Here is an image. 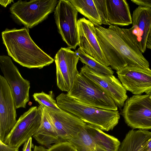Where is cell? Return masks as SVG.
<instances>
[{"instance_id":"obj_1","label":"cell","mask_w":151,"mask_h":151,"mask_svg":"<svg viewBox=\"0 0 151 151\" xmlns=\"http://www.w3.org/2000/svg\"><path fill=\"white\" fill-rule=\"evenodd\" d=\"M96 37L111 68L118 71L128 65L149 69V64L140 51L127 29L110 25L95 26Z\"/></svg>"},{"instance_id":"obj_2","label":"cell","mask_w":151,"mask_h":151,"mask_svg":"<svg viewBox=\"0 0 151 151\" xmlns=\"http://www.w3.org/2000/svg\"><path fill=\"white\" fill-rule=\"evenodd\" d=\"M3 43L9 56L22 66L41 69L54 59L44 52L31 38L28 29H6L1 33Z\"/></svg>"},{"instance_id":"obj_3","label":"cell","mask_w":151,"mask_h":151,"mask_svg":"<svg viewBox=\"0 0 151 151\" xmlns=\"http://www.w3.org/2000/svg\"><path fill=\"white\" fill-rule=\"evenodd\" d=\"M56 100L58 106L62 109L103 131L112 130L118 124L120 119L118 110L100 109L83 104L67 93L60 94L56 97Z\"/></svg>"},{"instance_id":"obj_4","label":"cell","mask_w":151,"mask_h":151,"mask_svg":"<svg viewBox=\"0 0 151 151\" xmlns=\"http://www.w3.org/2000/svg\"><path fill=\"white\" fill-rule=\"evenodd\" d=\"M67 94L83 104L100 109L118 110L114 101L105 91L80 73Z\"/></svg>"},{"instance_id":"obj_5","label":"cell","mask_w":151,"mask_h":151,"mask_svg":"<svg viewBox=\"0 0 151 151\" xmlns=\"http://www.w3.org/2000/svg\"><path fill=\"white\" fill-rule=\"evenodd\" d=\"M58 1L19 0L12 4L10 11L18 21L28 29L45 19L55 10Z\"/></svg>"},{"instance_id":"obj_6","label":"cell","mask_w":151,"mask_h":151,"mask_svg":"<svg viewBox=\"0 0 151 151\" xmlns=\"http://www.w3.org/2000/svg\"><path fill=\"white\" fill-rule=\"evenodd\" d=\"M68 142L77 151H118L121 144L117 138L88 124Z\"/></svg>"},{"instance_id":"obj_7","label":"cell","mask_w":151,"mask_h":151,"mask_svg":"<svg viewBox=\"0 0 151 151\" xmlns=\"http://www.w3.org/2000/svg\"><path fill=\"white\" fill-rule=\"evenodd\" d=\"M121 113L126 123L133 129H151L150 95H134L128 98Z\"/></svg>"},{"instance_id":"obj_8","label":"cell","mask_w":151,"mask_h":151,"mask_svg":"<svg viewBox=\"0 0 151 151\" xmlns=\"http://www.w3.org/2000/svg\"><path fill=\"white\" fill-rule=\"evenodd\" d=\"M78 12L69 0H59L54 10V18L58 32L68 47L74 50L79 43Z\"/></svg>"},{"instance_id":"obj_9","label":"cell","mask_w":151,"mask_h":151,"mask_svg":"<svg viewBox=\"0 0 151 151\" xmlns=\"http://www.w3.org/2000/svg\"><path fill=\"white\" fill-rule=\"evenodd\" d=\"M42 118L40 106L30 107L20 116L3 142L19 148L36 132L41 124Z\"/></svg>"},{"instance_id":"obj_10","label":"cell","mask_w":151,"mask_h":151,"mask_svg":"<svg viewBox=\"0 0 151 151\" xmlns=\"http://www.w3.org/2000/svg\"><path fill=\"white\" fill-rule=\"evenodd\" d=\"M0 68L11 88L16 109L25 108L29 99V81L22 76L9 56H0Z\"/></svg>"},{"instance_id":"obj_11","label":"cell","mask_w":151,"mask_h":151,"mask_svg":"<svg viewBox=\"0 0 151 151\" xmlns=\"http://www.w3.org/2000/svg\"><path fill=\"white\" fill-rule=\"evenodd\" d=\"M69 47H61L55 57L57 84L62 91L69 92L79 73L77 66L79 57Z\"/></svg>"},{"instance_id":"obj_12","label":"cell","mask_w":151,"mask_h":151,"mask_svg":"<svg viewBox=\"0 0 151 151\" xmlns=\"http://www.w3.org/2000/svg\"><path fill=\"white\" fill-rule=\"evenodd\" d=\"M80 73L105 91L120 109L124 106L128 99L127 90L113 75L98 73L86 65L81 68Z\"/></svg>"},{"instance_id":"obj_13","label":"cell","mask_w":151,"mask_h":151,"mask_svg":"<svg viewBox=\"0 0 151 151\" xmlns=\"http://www.w3.org/2000/svg\"><path fill=\"white\" fill-rule=\"evenodd\" d=\"M10 87L4 77L0 75V141L3 142L14 127L16 109Z\"/></svg>"},{"instance_id":"obj_14","label":"cell","mask_w":151,"mask_h":151,"mask_svg":"<svg viewBox=\"0 0 151 151\" xmlns=\"http://www.w3.org/2000/svg\"><path fill=\"white\" fill-rule=\"evenodd\" d=\"M126 90L134 95L151 94V70L128 65L116 71Z\"/></svg>"},{"instance_id":"obj_15","label":"cell","mask_w":151,"mask_h":151,"mask_svg":"<svg viewBox=\"0 0 151 151\" xmlns=\"http://www.w3.org/2000/svg\"><path fill=\"white\" fill-rule=\"evenodd\" d=\"M44 107L54 125L61 142L72 139L87 124L75 115L61 109L54 111Z\"/></svg>"},{"instance_id":"obj_16","label":"cell","mask_w":151,"mask_h":151,"mask_svg":"<svg viewBox=\"0 0 151 151\" xmlns=\"http://www.w3.org/2000/svg\"><path fill=\"white\" fill-rule=\"evenodd\" d=\"M77 27L79 47L101 63L110 66L97 39L94 24L83 17L78 20Z\"/></svg>"},{"instance_id":"obj_17","label":"cell","mask_w":151,"mask_h":151,"mask_svg":"<svg viewBox=\"0 0 151 151\" xmlns=\"http://www.w3.org/2000/svg\"><path fill=\"white\" fill-rule=\"evenodd\" d=\"M132 26L128 29L132 37L142 53L146 49V44L151 29V8L139 6L133 11Z\"/></svg>"},{"instance_id":"obj_18","label":"cell","mask_w":151,"mask_h":151,"mask_svg":"<svg viewBox=\"0 0 151 151\" xmlns=\"http://www.w3.org/2000/svg\"><path fill=\"white\" fill-rule=\"evenodd\" d=\"M106 2L109 26H123L132 24V17L126 0H106Z\"/></svg>"},{"instance_id":"obj_19","label":"cell","mask_w":151,"mask_h":151,"mask_svg":"<svg viewBox=\"0 0 151 151\" xmlns=\"http://www.w3.org/2000/svg\"><path fill=\"white\" fill-rule=\"evenodd\" d=\"M39 106L42 110V123L33 137L38 143L49 148L52 144L61 142L47 111L44 106Z\"/></svg>"},{"instance_id":"obj_20","label":"cell","mask_w":151,"mask_h":151,"mask_svg":"<svg viewBox=\"0 0 151 151\" xmlns=\"http://www.w3.org/2000/svg\"><path fill=\"white\" fill-rule=\"evenodd\" d=\"M151 137V132L145 130H132L126 134L118 151H144Z\"/></svg>"},{"instance_id":"obj_21","label":"cell","mask_w":151,"mask_h":151,"mask_svg":"<svg viewBox=\"0 0 151 151\" xmlns=\"http://www.w3.org/2000/svg\"><path fill=\"white\" fill-rule=\"evenodd\" d=\"M77 11L88 19L94 26L102 24L93 0H69Z\"/></svg>"},{"instance_id":"obj_22","label":"cell","mask_w":151,"mask_h":151,"mask_svg":"<svg viewBox=\"0 0 151 151\" xmlns=\"http://www.w3.org/2000/svg\"><path fill=\"white\" fill-rule=\"evenodd\" d=\"M75 52L83 63L96 72L107 75H113L114 71L111 68L100 63L93 57L86 53L80 47Z\"/></svg>"},{"instance_id":"obj_23","label":"cell","mask_w":151,"mask_h":151,"mask_svg":"<svg viewBox=\"0 0 151 151\" xmlns=\"http://www.w3.org/2000/svg\"><path fill=\"white\" fill-rule=\"evenodd\" d=\"M33 97L40 105L54 111H59L61 109L58 106L56 101L53 99L52 91L50 94H47L43 91L35 93L33 94Z\"/></svg>"},{"instance_id":"obj_24","label":"cell","mask_w":151,"mask_h":151,"mask_svg":"<svg viewBox=\"0 0 151 151\" xmlns=\"http://www.w3.org/2000/svg\"><path fill=\"white\" fill-rule=\"evenodd\" d=\"M100 17L102 24L109 25L107 22V16L106 0H93Z\"/></svg>"},{"instance_id":"obj_25","label":"cell","mask_w":151,"mask_h":151,"mask_svg":"<svg viewBox=\"0 0 151 151\" xmlns=\"http://www.w3.org/2000/svg\"><path fill=\"white\" fill-rule=\"evenodd\" d=\"M47 151H77L75 147L68 141L59 142L52 145Z\"/></svg>"},{"instance_id":"obj_26","label":"cell","mask_w":151,"mask_h":151,"mask_svg":"<svg viewBox=\"0 0 151 151\" xmlns=\"http://www.w3.org/2000/svg\"><path fill=\"white\" fill-rule=\"evenodd\" d=\"M0 151H19V148L13 147L0 141Z\"/></svg>"},{"instance_id":"obj_27","label":"cell","mask_w":151,"mask_h":151,"mask_svg":"<svg viewBox=\"0 0 151 151\" xmlns=\"http://www.w3.org/2000/svg\"><path fill=\"white\" fill-rule=\"evenodd\" d=\"M131 1L139 6L151 8V0H132Z\"/></svg>"},{"instance_id":"obj_28","label":"cell","mask_w":151,"mask_h":151,"mask_svg":"<svg viewBox=\"0 0 151 151\" xmlns=\"http://www.w3.org/2000/svg\"><path fill=\"white\" fill-rule=\"evenodd\" d=\"M35 146L32 143V138H30L24 143L22 151H31L32 148Z\"/></svg>"},{"instance_id":"obj_29","label":"cell","mask_w":151,"mask_h":151,"mask_svg":"<svg viewBox=\"0 0 151 151\" xmlns=\"http://www.w3.org/2000/svg\"><path fill=\"white\" fill-rule=\"evenodd\" d=\"M12 2H14V1L13 0L0 1V4L1 5L5 7H6L8 5L11 4Z\"/></svg>"},{"instance_id":"obj_30","label":"cell","mask_w":151,"mask_h":151,"mask_svg":"<svg viewBox=\"0 0 151 151\" xmlns=\"http://www.w3.org/2000/svg\"><path fill=\"white\" fill-rule=\"evenodd\" d=\"M146 47L147 48L151 50V29L148 38Z\"/></svg>"},{"instance_id":"obj_31","label":"cell","mask_w":151,"mask_h":151,"mask_svg":"<svg viewBox=\"0 0 151 151\" xmlns=\"http://www.w3.org/2000/svg\"><path fill=\"white\" fill-rule=\"evenodd\" d=\"M33 151H47V149L42 146L35 145Z\"/></svg>"},{"instance_id":"obj_32","label":"cell","mask_w":151,"mask_h":151,"mask_svg":"<svg viewBox=\"0 0 151 151\" xmlns=\"http://www.w3.org/2000/svg\"><path fill=\"white\" fill-rule=\"evenodd\" d=\"M144 151H151V137L147 143Z\"/></svg>"},{"instance_id":"obj_33","label":"cell","mask_w":151,"mask_h":151,"mask_svg":"<svg viewBox=\"0 0 151 151\" xmlns=\"http://www.w3.org/2000/svg\"><path fill=\"white\" fill-rule=\"evenodd\" d=\"M150 98L151 99V94L150 95Z\"/></svg>"}]
</instances>
